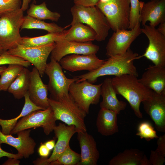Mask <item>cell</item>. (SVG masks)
<instances>
[{
  "mask_svg": "<svg viewBox=\"0 0 165 165\" xmlns=\"http://www.w3.org/2000/svg\"><path fill=\"white\" fill-rule=\"evenodd\" d=\"M138 53L134 52L130 48L124 54L109 57L104 64L98 69L92 72L77 76L79 82L86 80L93 84L98 78L105 75L117 76L130 74L138 76L134 61L138 59Z\"/></svg>",
  "mask_w": 165,
  "mask_h": 165,
  "instance_id": "1",
  "label": "cell"
},
{
  "mask_svg": "<svg viewBox=\"0 0 165 165\" xmlns=\"http://www.w3.org/2000/svg\"><path fill=\"white\" fill-rule=\"evenodd\" d=\"M111 80L116 94L121 95L128 101L136 116L142 118L143 115L140 109L141 103L151 96L153 91L143 86L137 77L133 75L115 76Z\"/></svg>",
  "mask_w": 165,
  "mask_h": 165,
  "instance_id": "2",
  "label": "cell"
},
{
  "mask_svg": "<svg viewBox=\"0 0 165 165\" xmlns=\"http://www.w3.org/2000/svg\"><path fill=\"white\" fill-rule=\"evenodd\" d=\"M48 101L56 120L74 125L77 133L87 131L85 123L87 114L79 107L69 94L58 101L48 98Z\"/></svg>",
  "mask_w": 165,
  "mask_h": 165,
  "instance_id": "3",
  "label": "cell"
},
{
  "mask_svg": "<svg viewBox=\"0 0 165 165\" xmlns=\"http://www.w3.org/2000/svg\"><path fill=\"white\" fill-rule=\"evenodd\" d=\"M72 20L70 25L77 22L86 24L95 32L96 40H105L111 28L106 17L96 6H84L75 5L71 9Z\"/></svg>",
  "mask_w": 165,
  "mask_h": 165,
  "instance_id": "4",
  "label": "cell"
},
{
  "mask_svg": "<svg viewBox=\"0 0 165 165\" xmlns=\"http://www.w3.org/2000/svg\"><path fill=\"white\" fill-rule=\"evenodd\" d=\"M24 17L21 8L0 16V45L4 51L14 48L19 44L22 37L20 31Z\"/></svg>",
  "mask_w": 165,
  "mask_h": 165,
  "instance_id": "5",
  "label": "cell"
},
{
  "mask_svg": "<svg viewBox=\"0 0 165 165\" xmlns=\"http://www.w3.org/2000/svg\"><path fill=\"white\" fill-rule=\"evenodd\" d=\"M96 6L105 15L114 31L128 29L130 0H100Z\"/></svg>",
  "mask_w": 165,
  "mask_h": 165,
  "instance_id": "6",
  "label": "cell"
},
{
  "mask_svg": "<svg viewBox=\"0 0 165 165\" xmlns=\"http://www.w3.org/2000/svg\"><path fill=\"white\" fill-rule=\"evenodd\" d=\"M59 62L51 57L50 61L47 63L44 72L49 78L48 87L50 98L56 101L68 95L70 85L79 79L77 76L72 79L67 78Z\"/></svg>",
  "mask_w": 165,
  "mask_h": 165,
  "instance_id": "7",
  "label": "cell"
},
{
  "mask_svg": "<svg viewBox=\"0 0 165 165\" xmlns=\"http://www.w3.org/2000/svg\"><path fill=\"white\" fill-rule=\"evenodd\" d=\"M56 121L50 106L45 109L33 111L22 118L11 131L10 134H15L32 128L42 127L45 134L48 135L56 126Z\"/></svg>",
  "mask_w": 165,
  "mask_h": 165,
  "instance_id": "8",
  "label": "cell"
},
{
  "mask_svg": "<svg viewBox=\"0 0 165 165\" xmlns=\"http://www.w3.org/2000/svg\"><path fill=\"white\" fill-rule=\"evenodd\" d=\"M102 83L94 85L86 80L72 83L68 92L74 101L87 114L91 105H97L99 102Z\"/></svg>",
  "mask_w": 165,
  "mask_h": 165,
  "instance_id": "9",
  "label": "cell"
},
{
  "mask_svg": "<svg viewBox=\"0 0 165 165\" xmlns=\"http://www.w3.org/2000/svg\"><path fill=\"white\" fill-rule=\"evenodd\" d=\"M55 46V42L31 47H25L18 44L16 47L7 51L9 54L20 57L32 64L42 77L48 57Z\"/></svg>",
  "mask_w": 165,
  "mask_h": 165,
  "instance_id": "10",
  "label": "cell"
},
{
  "mask_svg": "<svg viewBox=\"0 0 165 165\" xmlns=\"http://www.w3.org/2000/svg\"><path fill=\"white\" fill-rule=\"evenodd\" d=\"M141 32L148 38L149 44L145 53L138 59L145 57L154 65L165 67V36L156 27L145 24L141 28Z\"/></svg>",
  "mask_w": 165,
  "mask_h": 165,
  "instance_id": "11",
  "label": "cell"
},
{
  "mask_svg": "<svg viewBox=\"0 0 165 165\" xmlns=\"http://www.w3.org/2000/svg\"><path fill=\"white\" fill-rule=\"evenodd\" d=\"M141 33L139 21L132 29L118 30L115 31L109 39L106 47L107 56L110 57L124 54Z\"/></svg>",
  "mask_w": 165,
  "mask_h": 165,
  "instance_id": "12",
  "label": "cell"
},
{
  "mask_svg": "<svg viewBox=\"0 0 165 165\" xmlns=\"http://www.w3.org/2000/svg\"><path fill=\"white\" fill-rule=\"evenodd\" d=\"M55 42V46L51 52V57L58 62L69 54H96L99 49L98 46L91 42H79L62 38Z\"/></svg>",
  "mask_w": 165,
  "mask_h": 165,
  "instance_id": "13",
  "label": "cell"
},
{
  "mask_svg": "<svg viewBox=\"0 0 165 165\" xmlns=\"http://www.w3.org/2000/svg\"><path fill=\"white\" fill-rule=\"evenodd\" d=\"M105 62L96 54H72L64 57L59 62L62 68L74 72L83 70L92 72L100 67Z\"/></svg>",
  "mask_w": 165,
  "mask_h": 165,
  "instance_id": "14",
  "label": "cell"
},
{
  "mask_svg": "<svg viewBox=\"0 0 165 165\" xmlns=\"http://www.w3.org/2000/svg\"><path fill=\"white\" fill-rule=\"evenodd\" d=\"M146 112L154 123L156 130L165 132V91L161 94L153 91L151 96L142 102Z\"/></svg>",
  "mask_w": 165,
  "mask_h": 165,
  "instance_id": "15",
  "label": "cell"
},
{
  "mask_svg": "<svg viewBox=\"0 0 165 165\" xmlns=\"http://www.w3.org/2000/svg\"><path fill=\"white\" fill-rule=\"evenodd\" d=\"M31 131L30 129L20 131L17 133V137H14L11 134H4L0 130V145L2 143L9 145L15 148L23 157L28 158L34 153L36 145L30 136Z\"/></svg>",
  "mask_w": 165,
  "mask_h": 165,
  "instance_id": "16",
  "label": "cell"
},
{
  "mask_svg": "<svg viewBox=\"0 0 165 165\" xmlns=\"http://www.w3.org/2000/svg\"><path fill=\"white\" fill-rule=\"evenodd\" d=\"M139 21L143 26L149 21V25L153 27L165 22V0L141 2Z\"/></svg>",
  "mask_w": 165,
  "mask_h": 165,
  "instance_id": "17",
  "label": "cell"
},
{
  "mask_svg": "<svg viewBox=\"0 0 165 165\" xmlns=\"http://www.w3.org/2000/svg\"><path fill=\"white\" fill-rule=\"evenodd\" d=\"M48 91V85L43 82L38 71L34 67L31 71L28 91L30 100L37 106L46 109L50 106Z\"/></svg>",
  "mask_w": 165,
  "mask_h": 165,
  "instance_id": "18",
  "label": "cell"
},
{
  "mask_svg": "<svg viewBox=\"0 0 165 165\" xmlns=\"http://www.w3.org/2000/svg\"><path fill=\"white\" fill-rule=\"evenodd\" d=\"M77 133L81 151L79 165H97L100 153L94 138L87 131Z\"/></svg>",
  "mask_w": 165,
  "mask_h": 165,
  "instance_id": "19",
  "label": "cell"
},
{
  "mask_svg": "<svg viewBox=\"0 0 165 165\" xmlns=\"http://www.w3.org/2000/svg\"><path fill=\"white\" fill-rule=\"evenodd\" d=\"M138 80L147 88L161 94L165 91V67L149 66Z\"/></svg>",
  "mask_w": 165,
  "mask_h": 165,
  "instance_id": "20",
  "label": "cell"
},
{
  "mask_svg": "<svg viewBox=\"0 0 165 165\" xmlns=\"http://www.w3.org/2000/svg\"><path fill=\"white\" fill-rule=\"evenodd\" d=\"M53 131L57 140L53 149V152L48 161L50 163L56 160L68 147L70 140L74 134L77 133L74 125H66L65 124L59 123L55 127Z\"/></svg>",
  "mask_w": 165,
  "mask_h": 165,
  "instance_id": "21",
  "label": "cell"
},
{
  "mask_svg": "<svg viewBox=\"0 0 165 165\" xmlns=\"http://www.w3.org/2000/svg\"><path fill=\"white\" fill-rule=\"evenodd\" d=\"M102 83L101 95L102 97V100L100 104L101 108L109 109L119 114L121 111L125 109L127 103L118 99L112 83L111 78H106Z\"/></svg>",
  "mask_w": 165,
  "mask_h": 165,
  "instance_id": "22",
  "label": "cell"
},
{
  "mask_svg": "<svg viewBox=\"0 0 165 165\" xmlns=\"http://www.w3.org/2000/svg\"><path fill=\"white\" fill-rule=\"evenodd\" d=\"M118 115L113 111L101 108L97 116L96 123L98 132L105 136L112 135L118 132Z\"/></svg>",
  "mask_w": 165,
  "mask_h": 165,
  "instance_id": "23",
  "label": "cell"
},
{
  "mask_svg": "<svg viewBox=\"0 0 165 165\" xmlns=\"http://www.w3.org/2000/svg\"><path fill=\"white\" fill-rule=\"evenodd\" d=\"M109 165H151L146 155L137 149L125 150L113 157Z\"/></svg>",
  "mask_w": 165,
  "mask_h": 165,
  "instance_id": "24",
  "label": "cell"
},
{
  "mask_svg": "<svg viewBox=\"0 0 165 165\" xmlns=\"http://www.w3.org/2000/svg\"><path fill=\"white\" fill-rule=\"evenodd\" d=\"M71 26L68 32L63 38L65 40L82 42L96 40L95 32L88 26L80 22L76 23Z\"/></svg>",
  "mask_w": 165,
  "mask_h": 165,
  "instance_id": "25",
  "label": "cell"
},
{
  "mask_svg": "<svg viewBox=\"0 0 165 165\" xmlns=\"http://www.w3.org/2000/svg\"><path fill=\"white\" fill-rule=\"evenodd\" d=\"M24 104L21 112L19 116L15 118L9 119H4L0 118V126L2 127V132L4 134H10V132L14 128L18 121L23 117L33 111L45 109L37 106L30 99L28 91L24 97Z\"/></svg>",
  "mask_w": 165,
  "mask_h": 165,
  "instance_id": "26",
  "label": "cell"
},
{
  "mask_svg": "<svg viewBox=\"0 0 165 165\" xmlns=\"http://www.w3.org/2000/svg\"><path fill=\"white\" fill-rule=\"evenodd\" d=\"M68 31V30H64L62 32L48 33L44 35L36 37H21L19 44L25 47H34L48 44L63 38Z\"/></svg>",
  "mask_w": 165,
  "mask_h": 165,
  "instance_id": "27",
  "label": "cell"
},
{
  "mask_svg": "<svg viewBox=\"0 0 165 165\" xmlns=\"http://www.w3.org/2000/svg\"><path fill=\"white\" fill-rule=\"evenodd\" d=\"M31 72L24 67L9 88L8 92L14 97L20 99L28 91L30 82Z\"/></svg>",
  "mask_w": 165,
  "mask_h": 165,
  "instance_id": "28",
  "label": "cell"
},
{
  "mask_svg": "<svg viewBox=\"0 0 165 165\" xmlns=\"http://www.w3.org/2000/svg\"><path fill=\"white\" fill-rule=\"evenodd\" d=\"M65 28L59 26L55 23H46L27 15L24 16L20 30L38 29L46 31L48 33H53L62 32L64 30Z\"/></svg>",
  "mask_w": 165,
  "mask_h": 165,
  "instance_id": "29",
  "label": "cell"
},
{
  "mask_svg": "<svg viewBox=\"0 0 165 165\" xmlns=\"http://www.w3.org/2000/svg\"><path fill=\"white\" fill-rule=\"evenodd\" d=\"M27 13L28 15L41 20H49L57 22L61 16L59 13L50 10L47 7L45 2L39 5L32 3Z\"/></svg>",
  "mask_w": 165,
  "mask_h": 165,
  "instance_id": "30",
  "label": "cell"
},
{
  "mask_svg": "<svg viewBox=\"0 0 165 165\" xmlns=\"http://www.w3.org/2000/svg\"><path fill=\"white\" fill-rule=\"evenodd\" d=\"M17 64H9L0 75V92L7 91L9 86L24 68Z\"/></svg>",
  "mask_w": 165,
  "mask_h": 165,
  "instance_id": "31",
  "label": "cell"
},
{
  "mask_svg": "<svg viewBox=\"0 0 165 165\" xmlns=\"http://www.w3.org/2000/svg\"><path fill=\"white\" fill-rule=\"evenodd\" d=\"M80 160V154L69 146L56 160L51 162L50 165H79Z\"/></svg>",
  "mask_w": 165,
  "mask_h": 165,
  "instance_id": "32",
  "label": "cell"
},
{
  "mask_svg": "<svg viewBox=\"0 0 165 165\" xmlns=\"http://www.w3.org/2000/svg\"><path fill=\"white\" fill-rule=\"evenodd\" d=\"M136 134L148 141L159 137L152 125L148 121H144L139 124Z\"/></svg>",
  "mask_w": 165,
  "mask_h": 165,
  "instance_id": "33",
  "label": "cell"
},
{
  "mask_svg": "<svg viewBox=\"0 0 165 165\" xmlns=\"http://www.w3.org/2000/svg\"><path fill=\"white\" fill-rule=\"evenodd\" d=\"M12 64H19L27 68L31 64L20 57L9 54L7 51H4L0 55V65Z\"/></svg>",
  "mask_w": 165,
  "mask_h": 165,
  "instance_id": "34",
  "label": "cell"
},
{
  "mask_svg": "<svg viewBox=\"0 0 165 165\" xmlns=\"http://www.w3.org/2000/svg\"><path fill=\"white\" fill-rule=\"evenodd\" d=\"M130 10L128 29H132L139 21L141 2L139 0H130Z\"/></svg>",
  "mask_w": 165,
  "mask_h": 165,
  "instance_id": "35",
  "label": "cell"
},
{
  "mask_svg": "<svg viewBox=\"0 0 165 165\" xmlns=\"http://www.w3.org/2000/svg\"><path fill=\"white\" fill-rule=\"evenodd\" d=\"M22 0H0V16L4 13L21 8Z\"/></svg>",
  "mask_w": 165,
  "mask_h": 165,
  "instance_id": "36",
  "label": "cell"
},
{
  "mask_svg": "<svg viewBox=\"0 0 165 165\" xmlns=\"http://www.w3.org/2000/svg\"><path fill=\"white\" fill-rule=\"evenodd\" d=\"M165 157L155 150H152L149 160L151 165H162L165 162Z\"/></svg>",
  "mask_w": 165,
  "mask_h": 165,
  "instance_id": "37",
  "label": "cell"
},
{
  "mask_svg": "<svg viewBox=\"0 0 165 165\" xmlns=\"http://www.w3.org/2000/svg\"><path fill=\"white\" fill-rule=\"evenodd\" d=\"M158 138L157 142V147L155 150L165 157V134L159 137Z\"/></svg>",
  "mask_w": 165,
  "mask_h": 165,
  "instance_id": "38",
  "label": "cell"
},
{
  "mask_svg": "<svg viewBox=\"0 0 165 165\" xmlns=\"http://www.w3.org/2000/svg\"><path fill=\"white\" fill-rule=\"evenodd\" d=\"M75 5L84 6H96L100 0H73Z\"/></svg>",
  "mask_w": 165,
  "mask_h": 165,
  "instance_id": "39",
  "label": "cell"
},
{
  "mask_svg": "<svg viewBox=\"0 0 165 165\" xmlns=\"http://www.w3.org/2000/svg\"><path fill=\"white\" fill-rule=\"evenodd\" d=\"M3 157H7L8 158H13L18 160L23 158V156L18 153L16 154H13L4 151L1 148L0 145V158Z\"/></svg>",
  "mask_w": 165,
  "mask_h": 165,
  "instance_id": "40",
  "label": "cell"
},
{
  "mask_svg": "<svg viewBox=\"0 0 165 165\" xmlns=\"http://www.w3.org/2000/svg\"><path fill=\"white\" fill-rule=\"evenodd\" d=\"M50 151L45 145L44 143H41L38 148V152L39 155L42 157L47 158L50 154Z\"/></svg>",
  "mask_w": 165,
  "mask_h": 165,
  "instance_id": "41",
  "label": "cell"
},
{
  "mask_svg": "<svg viewBox=\"0 0 165 165\" xmlns=\"http://www.w3.org/2000/svg\"><path fill=\"white\" fill-rule=\"evenodd\" d=\"M34 164L36 165H49L50 163L48 161V158L41 157L33 162Z\"/></svg>",
  "mask_w": 165,
  "mask_h": 165,
  "instance_id": "42",
  "label": "cell"
},
{
  "mask_svg": "<svg viewBox=\"0 0 165 165\" xmlns=\"http://www.w3.org/2000/svg\"><path fill=\"white\" fill-rule=\"evenodd\" d=\"M8 159L2 165H18L20 162L18 159L13 158H8Z\"/></svg>",
  "mask_w": 165,
  "mask_h": 165,
  "instance_id": "43",
  "label": "cell"
},
{
  "mask_svg": "<svg viewBox=\"0 0 165 165\" xmlns=\"http://www.w3.org/2000/svg\"><path fill=\"white\" fill-rule=\"evenodd\" d=\"M32 0L35 2V0H22L21 9L24 12L28 9L29 3Z\"/></svg>",
  "mask_w": 165,
  "mask_h": 165,
  "instance_id": "44",
  "label": "cell"
},
{
  "mask_svg": "<svg viewBox=\"0 0 165 165\" xmlns=\"http://www.w3.org/2000/svg\"><path fill=\"white\" fill-rule=\"evenodd\" d=\"M55 141L54 140H49L44 143L45 145L50 151L53 149L55 145Z\"/></svg>",
  "mask_w": 165,
  "mask_h": 165,
  "instance_id": "45",
  "label": "cell"
},
{
  "mask_svg": "<svg viewBox=\"0 0 165 165\" xmlns=\"http://www.w3.org/2000/svg\"><path fill=\"white\" fill-rule=\"evenodd\" d=\"M157 29L160 33L165 36V22L160 24Z\"/></svg>",
  "mask_w": 165,
  "mask_h": 165,
  "instance_id": "46",
  "label": "cell"
},
{
  "mask_svg": "<svg viewBox=\"0 0 165 165\" xmlns=\"http://www.w3.org/2000/svg\"><path fill=\"white\" fill-rule=\"evenodd\" d=\"M7 67L5 66H0V75L6 68Z\"/></svg>",
  "mask_w": 165,
  "mask_h": 165,
  "instance_id": "47",
  "label": "cell"
},
{
  "mask_svg": "<svg viewBox=\"0 0 165 165\" xmlns=\"http://www.w3.org/2000/svg\"><path fill=\"white\" fill-rule=\"evenodd\" d=\"M5 51H4L1 46L0 45V55Z\"/></svg>",
  "mask_w": 165,
  "mask_h": 165,
  "instance_id": "48",
  "label": "cell"
},
{
  "mask_svg": "<svg viewBox=\"0 0 165 165\" xmlns=\"http://www.w3.org/2000/svg\"><path fill=\"white\" fill-rule=\"evenodd\" d=\"M154 0V1H159L160 0Z\"/></svg>",
  "mask_w": 165,
  "mask_h": 165,
  "instance_id": "49",
  "label": "cell"
}]
</instances>
